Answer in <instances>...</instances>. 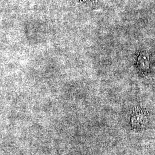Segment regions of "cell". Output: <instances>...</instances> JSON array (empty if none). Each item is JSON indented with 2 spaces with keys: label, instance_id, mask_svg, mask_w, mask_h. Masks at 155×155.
Listing matches in <instances>:
<instances>
[{
  "label": "cell",
  "instance_id": "2",
  "mask_svg": "<svg viewBox=\"0 0 155 155\" xmlns=\"http://www.w3.org/2000/svg\"><path fill=\"white\" fill-rule=\"evenodd\" d=\"M150 58L148 54L144 52L140 54L137 59V66L143 72H147L150 68Z\"/></svg>",
  "mask_w": 155,
  "mask_h": 155
},
{
  "label": "cell",
  "instance_id": "1",
  "mask_svg": "<svg viewBox=\"0 0 155 155\" xmlns=\"http://www.w3.org/2000/svg\"><path fill=\"white\" fill-rule=\"evenodd\" d=\"M147 121L146 113L141 109H136L131 117L132 126L136 129L144 128L146 126Z\"/></svg>",
  "mask_w": 155,
  "mask_h": 155
}]
</instances>
